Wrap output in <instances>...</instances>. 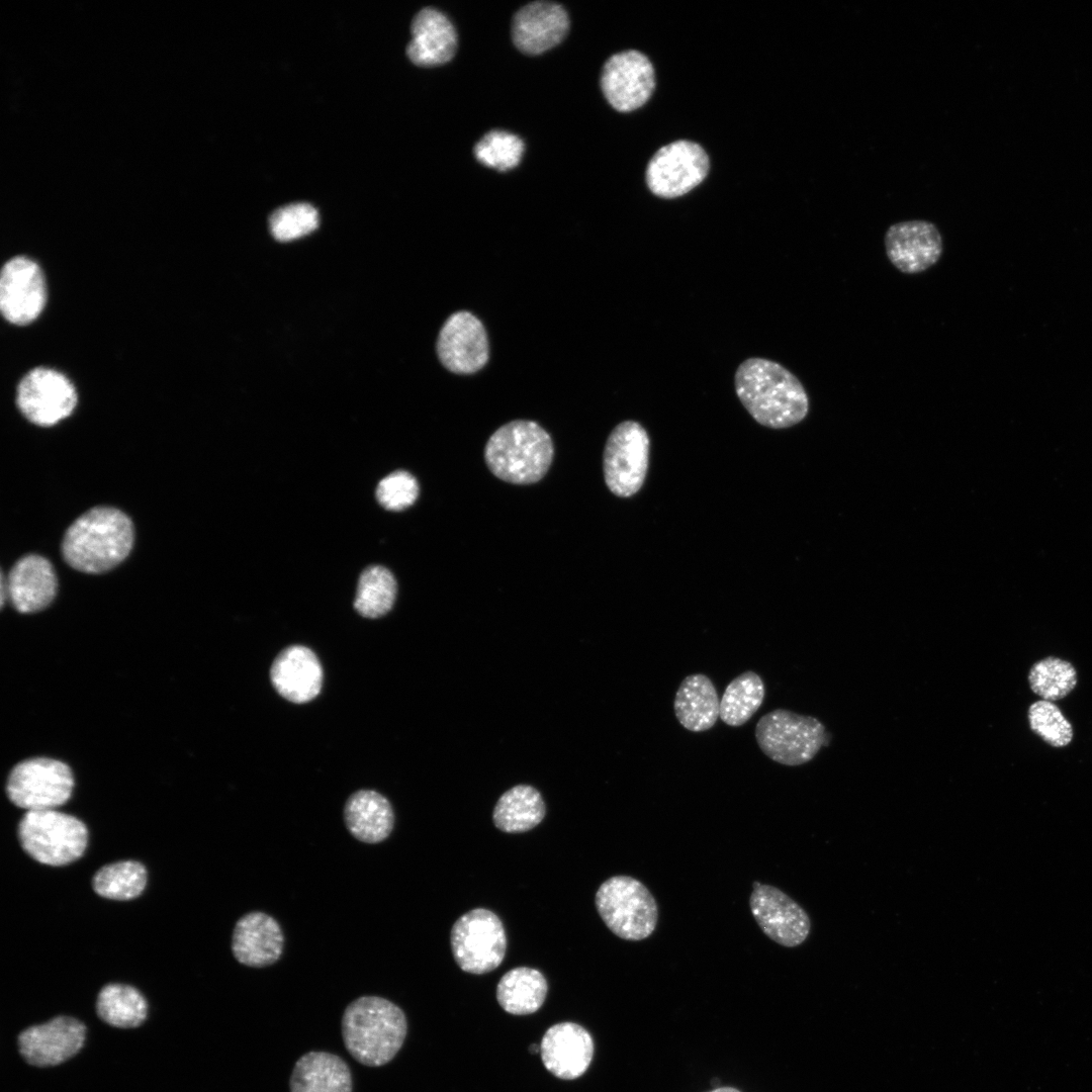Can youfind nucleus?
<instances>
[{"mask_svg": "<svg viewBox=\"0 0 1092 1092\" xmlns=\"http://www.w3.org/2000/svg\"><path fill=\"white\" fill-rule=\"evenodd\" d=\"M318 225L315 207L295 202L275 209L269 216L270 232L280 242H288L313 232Z\"/></svg>", "mask_w": 1092, "mask_h": 1092, "instance_id": "37", "label": "nucleus"}, {"mask_svg": "<svg viewBox=\"0 0 1092 1092\" xmlns=\"http://www.w3.org/2000/svg\"><path fill=\"white\" fill-rule=\"evenodd\" d=\"M765 695L761 677L747 670L733 678L720 701V719L728 726L744 725L760 708Z\"/></svg>", "mask_w": 1092, "mask_h": 1092, "instance_id": "31", "label": "nucleus"}, {"mask_svg": "<svg viewBox=\"0 0 1092 1092\" xmlns=\"http://www.w3.org/2000/svg\"><path fill=\"white\" fill-rule=\"evenodd\" d=\"M673 710L677 721L687 730L704 732L711 729L720 717V701L710 677L703 673L686 676L675 693Z\"/></svg>", "mask_w": 1092, "mask_h": 1092, "instance_id": "27", "label": "nucleus"}, {"mask_svg": "<svg viewBox=\"0 0 1092 1092\" xmlns=\"http://www.w3.org/2000/svg\"><path fill=\"white\" fill-rule=\"evenodd\" d=\"M284 935L278 921L271 915L252 911L236 923L232 936V951L242 965L265 968L281 957Z\"/></svg>", "mask_w": 1092, "mask_h": 1092, "instance_id": "21", "label": "nucleus"}, {"mask_svg": "<svg viewBox=\"0 0 1092 1092\" xmlns=\"http://www.w3.org/2000/svg\"><path fill=\"white\" fill-rule=\"evenodd\" d=\"M761 885H762V884H761L760 882H758V881H755V882H753V883H752V888H753V889H756V888H758V887H759V886H761Z\"/></svg>", "mask_w": 1092, "mask_h": 1092, "instance_id": "41", "label": "nucleus"}, {"mask_svg": "<svg viewBox=\"0 0 1092 1092\" xmlns=\"http://www.w3.org/2000/svg\"><path fill=\"white\" fill-rule=\"evenodd\" d=\"M524 153V143L516 134L505 130H490L474 147L478 162L497 171L517 167Z\"/></svg>", "mask_w": 1092, "mask_h": 1092, "instance_id": "35", "label": "nucleus"}, {"mask_svg": "<svg viewBox=\"0 0 1092 1092\" xmlns=\"http://www.w3.org/2000/svg\"><path fill=\"white\" fill-rule=\"evenodd\" d=\"M419 492L420 487L415 476L407 471L396 470L380 480L376 497L384 509L402 511L416 502Z\"/></svg>", "mask_w": 1092, "mask_h": 1092, "instance_id": "38", "label": "nucleus"}, {"mask_svg": "<svg viewBox=\"0 0 1092 1092\" xmlns=\"http://www.w3.org/2000/svg\"><path fill=\"white\" fill-rule=\"evenodd\" d=\"M569 19L565 9L554 2H531L513 17L515 46L527 55H539L557 46L567 34Z\"/></svg>", "mask_w": 1092, "mask_h": 1092, "instance_id": "20", "label": "nucleus"}, {"mask_svg": "<svg viewBox=\"0 0 1092 1092\" xmlns=\"http://www.w3.org/2000/svg\"><path fill=\"white\" fill-rule=\"evenodd\" d=\"M96 1009L104 1022L115 1027L131 1028L144 1022L148 1004L134 987L112 983L100 990Z\"/></svg>", "mask_w": 1092, "mask_h": 1092, "instance_id": "30", "label": "nucleus"}, {"mask_svg": "<svg viewBox=\"0 0 1092 1092\" xmlns=\"http://www.w3.org/2000/svg\"><path fill=\"white\" fill-rule=\"evenodd\" d=\"M270 678L277 693L295 704L314 699L323 685V668L312 650L301 645L283 649L274 659Z\"/></svg>", "mask_w": 1092, "mask_h": 1092, "instance_id": "22", "label": "nucleus"}, {"mask_svg": "<svg viewBox=\"0 0 1092 1092\" xmlns=\"http://www.w3.org/2000/svg\"><path fill=\"white\" fill-rule=\"evenodd\" d=\"M827 738L826 728L819 719L786 709L764 714L755 726L760 750L771 760L788 766L812 760Z\"/></svg>", "mask_w": 1092, "mask_h": 1092, "instance_id": "7", "label": "nucleus"}, {"mask_svg": "<svg viewBox=\"0 0 1092 1092\" xmlns=\"http://www.w3.org/2000/svg\"><path fill=\"white\" fill-rule=\"evenodd\" d=\"M412 39L406 47L410 60L423 67L449 62L457 50V34L452 22L433 7L421 9L413 18Z\"/></svg>", "mask_w": 1092, "mask_h": 1092, "instance_id": "24", "label": "nucleus"}, {"mask_svg": "<svg viewBox=\"0 0 1092 1092\" xmlns=\"http://www.w3.org/2000/svg\"><path fill=\"white\" fill-rule=\"evenodd\" d=\"M709 171L704 149L691 141H676L660 148L646 169L650 191L661 198L681 196L698 186Z\"/></svg>", "mask_w": 1092, "mask_h": 1092, "instance_id": "11", "label": "nucleus"}, {"mask_svg": "<svg viewBox=\"0 0 1092 1092\" xmlns=\"http://www.w3.org/2000/svg\"><path fill=\"white\" fill-rule=\"evenodd\" d=\"M1031 731L1053 747H1065L1073 739V727L1060 708L1050 701L1032 703L1027 712Z\"/></svg>", "mask_w": 1092, "mask_h": 1092, "instance_id": "36", "label": "nucleus"}, {"mask_svg": "<svg viewBox=\"0 0 1092 1092\" xmlns=\"http://www.w3.org/2000/svg\"><path fill=\"white\" fill-rule=\"evenodd\" d=\"M73 772L65 762L33 757L17 763L8 776L6 794L25 811L57 809L72 796Z\"/></svg>", "mask_w": 1092, "mask_h": 1092, "instance_id": "8", "label": "nucleus"}, {"mask_svg": "<svg viewBox=\"0 0 1092 1092\" xmlns=\"http://www.w3.org/2000/svg\"><path fill=\"white\" fill-rule=\"evenodd\" d=\"M46 300L44 277L34 261L17 256L4 264L0 279V308L9 323H31L40 314Z\"/></svg>", "mask_w": 1092, "mask_h": 1092, "instance_id": "16", "label": "nucleus"}, {"mask_svg": "<svg viewBox=\"0 0 1092 1092\" xmlns=\"http://www.w3.org/2000/svg\"><path fill=\"white\" fill-rule=\"evenodd\" d=\"M595 903L606 926L624 940L649 937L658 921L655 898L647 887L630 876H614L598 889Z\"/></svg>", "mask_w": 1092, "mask_h": 1092, "instance_id": "6", "label": "nucleus"}, {"mask_svg": "<svg viewBox=\"0 0 1092 1092\" xmlns=\"http://www.w3.org/2000/svg\"><path fill=\"white\" fill-rule=\"evenodd\" d=\"M650 440L644 427L624 421L610 433L603 454L604 478L617 496L629 497L642 487L649 462Z\"/></svg>", "mask_w": 1092, "mask_h": 1092, "instance_id": "10", "label": "nucleus"}, {"mask_svg": "<svg viewBox=\"0 0 1092 1092\" xmlns=\"http://www.w3.org/2000/svg\"><path fill=\"white\" fill-rule=\"evenodd\" d=\"M344 821L348 831L364 843L385 840L394 826V813L390 802L380 793L360 790L353 793L344 807Z\"/></svg>", "mask_w": 1092, "mask_h": 1092, "instance_id": "25", "label": "nucleus"}, {"mask_svg": "<svg viewBox=\"0 0 1092 1092\" xmlns=\"http://www.w3.org/2000/svg\"><path fill=\"white\" fill-rule=\"evenodd\" d=\"M341 1026L348 1053L368 1067L389 1063L402 1046L407 1030L403 1011L379 996H361L352 1001L343 1013Z\"/></svg>", "mask_w": 1092, "mask_h": 1092, "instance_id": "3", "label": "nucleus"}, {"mask_svg": "<svg viewBox=\"0 0 1092 1092\" xmlns=\"http://www.w3.org/2000/svg\"><path fill=\"white\" fill-rule=\"evenodd\" d=\"M529 1051H530L531 1054L540 1053V1045H537V1044L533 1043V1044L530 1045Z\"/></svg>", "mask_w": 1092, "mask_h": 1092, "instance_id": "40", "label": "nucleus"}, {"mask_svg": "<svg viewBox=\"0 0 1092 1092\" xmlns=\"http://www.w3.org/2000/svg\"><path fill=\"white\" fill-rule=\"evenodd\" d=\"M22 849L34 860L61 867L79 859L88 844L86 825L57 809L26 811L17 826Z\"/></svg>", "mask_w": 1092, "mask_h": 1092, "instance_id": "5", "label": "nucleus"}, {"mask_svg": "<svg viewBox=\"0 0 1092 1092\" xmlns=\"http://www.w3.org/2000/svg\"><path fill=\"white\" fill-rule=\"evenodd\" d=\"M749 906L760 930L780 945L798 946L810 934L811 922L807 912L774 886L761 885L753 889Z\"/></svg>", "mask_w": 1092, "mask_h": 1092, "instance_id": "15", "label": "nucleus"}, {"mask_svg": "<svg viewBox=\"0 0 1092 1092\" xmlns=\"http://www.w3.org/2000/svg\"><path fill=\"white\" fill-rule=\"evenodd\" d=\"M133 541V524L126 514L112 507H95L67 529L62 554L76 570L101 573L122 562Z\"/></svg>", "mask_w": 1092, "mask_h": 1092, "instance_id": "2", "label": "nucleus"}, {"mask_svg": "<svg viewBox=\"0 0 1092 1092\" xmlns=\"http://www.w3.org/2000/svg\"><path fill=\"white\" fill-rule=\"evenodd\" d=\"M147 885V870L136 860H120L100 868L92 878L94 892L106 899L126 901L139 897Z\"/></svg>", "mask_w": 1092, "mask_h": 1092, "instance_id": "33", "label": "nucleus"}, {"mask_svg": "<svg viewBox=\"0 0 1092 1092\" xmlns=\"http://www.w3.org/2000/svg\"><path fill=\"white\" fill-rule=\"evenodd\" d=\"M547 982L537 970L519 967L507 972L496 987V999L500 1007L514 1015L536 1012L547 995Z\"/></svg>", "mask_w": 1092, "mask_h": 1092, "instance_id": "28", "label": "nucleus"}, {"mask_svg": "<svg viewBox=\"0 0 1092 1092\" xmlns=\"http://www.w3.org/2000/svg\"><path fill=\"white\" fill-rule=\"evenodd\" d=\"M554 455L550 435L537 423L515 420L499 427L487 440L484 459L497 478L514 484L539 481Z\"/></svg>", "mask_w": 1092, "mask_h": 1092, "instance_id": "4", "label": "nucleus"}, {"mask_svg": "<svg viewBox=\"0 0 1092 1092\" xmlns=\"http://www.w3.org/2000/svg\"><path fill=\"white\" fill-rule=\"evenodd\" d=\"M1030 690L1044 701L1067 697L1077 685L1074 665L1062 658L1048 656L1032 664L1027 675Z\"/></svg>", "mask_w": 1092, "mask_h": 1092, "instance_id": "34", "label": "nucleus"}, {"mask_svg": "<svg viewBox=\"0 0 1092 1092\" xmlns=\"http://www.w3.org/2000/svg\"><path fill=\"white\" fill-rule=\"evenodd\" d=\"M290 1092H352V1074L347 1063L328 1052H309L295 1063Z\"/></svg>", "mask_w": 1092, "mask_h": 1092, "instance_id": "26", "label": "nucleus"}, {"mask_svg": "<svg viewBox=\"0 0 1092 1092\" xmlns=\"http://www.w3.org/2000/svg\"><path fill=\"white\" fill-rule=\"evenodd\" d=\"M437 355L441 364L455 374H472L489 359V343L482 322L467 310L451 315L440 329Z\"/></svg>", "mask_w": 1092, "mask_h": 1092, "instance_id": "13", "label": "nucleus"}, {"mask_svg": "<svg viewBox=\"0 0 1092 1092\" xmlns=\"http://www.w3.org/2000/svg\"><path fill=\"white\" fill-rule=\"evenodd\" d=\"M58 580L52 563L37 554L21 557L11 568L6 582L7 597L19 613H35L55 599Z\"/></svg>", "mask_w": 1092, "mask_h": 1092, "instance_id": "23", "label": "nucleus"}, {"mask_svg": "<svg viewBox=\"0 0 1092 1092\" xmlns=\"http://www.w3.org/2000/svg\"><path fill=\"white\" fill-rule=\"evenodd\" d=\"M601 88L618 111H633L647 102L655 88V73L649 59L629 50L613 55L604 65Z\"/></svg>", "mask_w": 1092, "mask_h": 1092, "instance_id": "14", "label": "nucleus"}, {"mask_svg": "<svg viewBox=\"0 0 1092 1092\" xmlns=\"http://www.w3.org/2000/svg\"><path fill=\"white\" fill-rule=\"evenodd\" d=\"M709 1092H740V1091L738 1089H736V1088H733V1087H719V1088H716V1089H714L712 1091H709Z\"/></svg>", "mask_w": 1092, "mask_h": 1092, "instance_id": "39", "label": "nucleus"}, {"mask_svg": "<svg viewBox=\"0 0 1092 1092\" xmlns=\"http://www.w3.org/2000/svg\"><path fill=\"white\" fill-rule=\"evenodd\" d=\"M884 243L889 261L904 274L928 270L939 261L943 252L939 230L925 219L893 223L885 233Z\"/></svg>", "mask_w": 1092, "mask_h": 1092, "instance_id": "17", "label": "nucleus"}, {"mask_svg": "<svg viewBox=\"0 0 1092 1092\" xmlns=\"http://www.w3.org/2000/svg\"><path fill=\"white\" fill-rule=\"evenodd\" d=\"M396 593V580L387 568L368 566L359 577L354 608L365 618H379L391 610Z\"/></svg>", "mask_w": 1092, "mask_h": 1092, "instance_id": "32", "label": "nucleus"}, {"mask_svg": "<svg viewBox=\"0 0 1092 1092\" xmlns=\"http://www.w3.org/2000/svg\"><path fill=\"white\" fill-rule=\"evenodd\" d=\"M86 1026L76 1018L57 1016L30 1026L18 1035V1049L26 1063L37 1067L56 1066L75 1056L83 1046Z\"/></svg>", "mask_w": 1092, "mask_h": 1092, "instance_id": "18", "label": "nucleus"}, {"mask_svg": "<svg viewBox=\"0 0 1092 1092\" xmlns=\"http://www.w3.org/2000/svg\"><path fill=\"white\" fill-rule=\"evenodd\" d=\"M450 939L454 960L464 972L488 973L505 958V928L499 918L487 909L476 908L459 917L452 927Z\"/></svg>", "mask_w": 1092, "mask_h": 1092, "instance_id": "9", "label": "nucleus"}, {"mask_svg": "<svg viewBox=\"0 0 1092 1092\" xmlns=\"http://www.w3.org/2000/svg\"><path fill=\"white\" fill-rule=\"evenodd\" d=\"M77 400L72 382L50 368L30 370L17 386L19 411L29 422L40 427L54 426L69 417Z\"/></svg>", "mask_w": 1092, "mask_h": 1092, "instance_id": "12", "label": "nucleus"}, {"mask_svg": "<svg viewBox=\"0 0 1092 1092\" xmlns=\"http://www.w3.org/2000/svg\"><path fill=\"white\" fill-rule=\"evenodd\" d=\"M734 385L742 405L761 426L790 428L809 413L803 384L778 362L759 357L744 360L736 369Z\"/></svg>", "mask_w": 1092, "mask_h": 1092, "instance_id": "1", "label": "nucleus"}, {"mask_svg": "<svg viewBox=\"0 0 1092 1092\" xmlns=\"http://www.w3.org/2000/svg\"><path fill=\"white\" fill-rule=\"evenodd\" d=\"M544 816L545 804L540 793L531 786L519 785L499 797L492 820L499 830L518 833L534 828Z\"/></svg>", "mask_w": 1092, "mask_h": 1092, "instance_id": "29", "label": "nucleus"}, {"mask_svg": "<svg viewBox=\"0 0 1092 1092\" xmlns=\"http://www.w3.org/2000/svg\"><path fill=\"white\" fill-rule=\"evenodd\" d=\"M545 1068L555 1077L572 1080L581 1076L590 1065L594 1041L582 1026L561 1022L549 1027L540 1044Z\"/></svg>", "mask_w": 1092, "mask_h": 1092, "instance_id": "19", "label": "nucleus"}]
</instances>
